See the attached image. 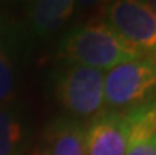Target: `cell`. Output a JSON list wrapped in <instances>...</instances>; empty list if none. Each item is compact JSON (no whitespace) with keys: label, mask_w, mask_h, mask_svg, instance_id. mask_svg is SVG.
I'll return each mask as SVG.
<instances>
[{"label":"cell","mask_w":156,"mask_h":155,"mask_svg":"<svg viewBox=\"0 0 156 155\" xmlns=\"http://www.w3.org/2000/svg\"><path fill=\"white\" fill-rule=\"evenodd\" d=\"M156 92V59L142 57L120 63L104 75V106L131 109L151 101Z\"/></svg>","instance_id":"obj_2"},{"label":"cell","mask_w":156,"mask_h":155,"mask_svg":"<svg viewBox=\"0 0 156 155\" xmlns=\"http://www.w3.org/2000/svg\"><path fill=\"white\" fill-rule=\"evenodd\" d=\"M126 155H156V135L128 146Z\"/></svg>","instance_id":"obj_10"},{"label":"cell","mask_w":156,"mask_h":155,"mask_svg":"<svg viewBox=\"0 0 156 155\" xmlns=\"http://www.w3.org/2000/svg\"><path fill=\"white\" fill-rule=\"evenodd\" d=\"M57 98L66 111L76 117L101 114L104 108L103 71L69 63L57 79Z\"/></svg>","instance_id":"obj_3"},{"label":"cell","mask_w":156,"mask_h":155,"mask_svg":"<svg viewBox=\"0 0 156 155\" xmlns=\"http://www.w3.org/2000/svg\"><path fill=\"white\" fill-rule=\"evenodd\" d=\"M24 147V127L13 106H0V155H19Z\"/></svg>","instance_id":"obj_8"},{"label":"cell","mask_w":156,"mask_h":155,"mask_svg":"<svg viewBox=\"0 0 156 155\" xmlns=\"http://www.w3.org/2000/svg\"><path fill=\"white\" fill-rule=\"evenodd\" d=\"M106 2H107V5H109V3H111V2H112V0H106Z\"/></svg>","instance_id":"obj_13"},{"label":"cell","mask_w":156,"mask_h":155,"mask_svg":"<svg viewBox=\"0 0 156 155\" xmlns=\"http://www.w3.org/2000/svg\"><path fill=\"white\" fill-rule=\"evenodd\" d=\"M76 10V0H33L30 22L38 36L58 32Z\"/></svg>","instance_id":"obj_7"},{"label":"cell","mask_w":156,"mask_h":155,"mask_svg":"<svg viewBox=\"0 0 156 155\" xmlns=\"http://www.w3.org/2000/svg\"><path fill=\"white\" fill-rule=\"evenodd\" d=\"M44 152L48 155H87L84 127L73 119H55L46 131Z\"/></svg>","instance_id":"obj_6"},{"label":"cell","mask_w":156,"mask_h":155,"mask_svg":"<svg viewBox=\"0 0 156 155\" xmlns=\"http://www.w3.org/2000/svg\"><path fill=\"white\" fill-rule=\"evenodd\" d=\"M14 90V70L6 54L0 49V106L11 98Z\"/></svg>","instance_id":"obj_9"},{"label":"cell","mask_w":156,"mask_h":155,"mask_svg":"<svg viewBox=\"0 0 156 155\" xmlns=\"http://www.w3.org/2000/svg\"><path fill=\"white\" fill-rule=\"evenodd\" d=\"M60 56L74 65L109 71L120 63L147 57V54L125 41L104 21H91L66 36Z\"/></svg>","instance_id":"obj_1"},{"label":"cell","mask_w":156,"mask_h":155,"mask_svg":"<svg viewBox=\"0 0 156 155\" xmlns=\"http://www.w3.org/2000/svg\"><path fill=\"white\" fill-rule=\"evenodd\" d=\"M104 16V22L125 41L156 59V13L145 0H112Z\"/></svg>","instance_id":"obj_4"},{"label":"cell","mask_w":156,"mask_h":155,"mask_svg":"<svg viewBox=\"0 0 156 155\" xmlns=\"http://www.w3.org/2000/svg\"><path fill=\"white\" fill-rule=\"evenodd\" d=\"M145 2L148 3V5L151 6V10H153V11L156 13V0H145Z\"/></svg>","instance_id":"obj_11"},{"label":"cell","mask_w":156,"mask_h":155,"mask_svg":"<svg viewBox=\"0 0 156 155\" xmlns=\"http://www.w3.org/2000/svg\"><path fill=\"white\" fill-rule=\"evenodd\" d=\"M128 122L125 113H101L85 130L87 155H126Z\"/></svg>","instance_id":"obj_5"},{"label":"cell","mask_w":156,"mask_h":155,"mask_svg":"<svg viewBox=\"0 0 156 155\" xmlns=\"http://www.w3.org/2000/svg\"><path fill=\"white\" fill-rule=\"evenodd\" d=\"M33 155H48V153L44 152V149H41V150H36V152H35Z\"/></svg>","instance_id":"obj_12"}]
</instances>
